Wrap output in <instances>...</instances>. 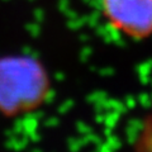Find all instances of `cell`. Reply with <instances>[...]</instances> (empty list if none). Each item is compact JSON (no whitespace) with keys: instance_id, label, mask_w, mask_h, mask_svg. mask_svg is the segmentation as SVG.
Masks as SVG:
<instances>
[{"instance_id":"obj_1","label":"cell","mask_w":152,"mask_h":152,"mask_svg":"<svg viewBox=\"0 0 152 152\" xmlns=\"http://www.w3.org/2000/svg\"><path fill=\"white\" fill-rule=\"evenodd\" d=\"M47 71L32 58L0 60V112L15 117L39 108L50 94Z\"/></svg>"},{"instance_id":"obj_2","label":"cell","mask_w":152,"mask_h":152,"mask_svg":"<svg viewBox=\"0 0 152 152\" xmlns=\"http://www.w3.org/2000/svg\"><path fill=\"white\" fill-rule=\"evenodd\" d=\"M110 32L132 41L152 37V0H86Z\"/></svg>"},{"instance_id":"obj_3","label":"cell","mask_w":152,"mask_h":152,"mask_svg":"<svg viewBox=\"0 0 152 152\" xmlns=\"http://www.w3.org/2000/svg\"><path fill=\"white\" fill-rule=\"evenodd\" d=\"M134 152H152V108L141 124L134 142Z\"/></svg>"}]
</instances>
